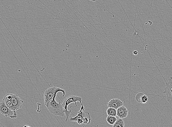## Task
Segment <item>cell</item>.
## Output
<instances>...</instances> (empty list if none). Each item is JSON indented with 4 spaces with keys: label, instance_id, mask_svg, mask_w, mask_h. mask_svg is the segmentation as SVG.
I'll list each match as a JSON object with an SVG mask.
<instances>
[{
    "label": "cell",
    "instance_id": "6da1fadb",
    "mask_svg": "<svg viewBox=\"0 0 172 127\" xmlns=\"http://www.w3.org/2000/svg\"><path fill=\"white\" fill-rule=\"evenodd\" d=\"M57 93H55L52 100L46 106L50 112L54 115L63 117L65 113L61 101H59V103H57L56 101Z\"/></svg>",
    "mask_w": 172,
    "mask_h": 127
},
{
    "label": "cell",
    "instance_id": "7a4b0ae2",
    "mask_svg": "<svg viewBox=\"0 0 172 127\" xmlns=\"http://www.w3.org/2000/svg\"><path fill=\"white\" fill-rule=\"evenodd\" d=\"M82 100V98L81 97L74 95H69L62 101V106L63 107L65 115H66V119L65 120L66 122H67L70 114L72 113V110H69L68 109V106L69 104L72 103H74L76 106L77 107V101H79L80 103H81Z\"/></svg>",
    "mask_w": 172,
    "mask_h": 127
},
{
    "label": "cell",
    "instance_id": "3957f363",
    "mask_svg": "<svg viewBox=\"0 0 172 127\" xmlns=\"http://www.w3.org/2000/svg\"><path fill=\"white\" fill-rule=\"evenodd\" d=\"M59 92H62L63 93V97L65 96L66 92L63 89L55 86L47 89L44 92V95L45 105L46 106L52 100L55 93Z\"/></svg>",
    "mask_w": 172,
    "mask_h": 127
},
{
    "label": "cell",
    "instance_id": "277c9868",
    "mask_svg": "<svg viewBox=\"0 0 172 127\" xmlns=\"http://www.w3.org/2000/svg\"><path fill=\"white\" fill-rule=\"evenodd\" d=\"M0 113L6 117L11 118H16L17 117L16 111H12L7 106L3 100L0 103Z\"/></svg>",
    "mask_w": 172,
    "mask_h": 127
},
{
    "label": "cell",
    "instance_id": "5b68a950",
    "mask_svg": "<svg viewBox=\"0 0 172 127\" xmlns=\"http://www.w3.org/2000/svg\"><path fill=\"white\" fill-rule=\"evenodd\" d=\"M163 93L166 94L167 101L172 107V77L169 78L166 83Z\"/></svg>",
    "mask_w": 172,
    "mask_h": 127
},
{
    "label": "cell",
    "instance_id": "8992f818",
    "mask_svg": "<svg viewBox=\"0 0 172 127\" xmlns=\"http://www.w3.org/2000/svg\"><path fill=\"white\" fill-rule=\"evenodd\" d=\"M12 104L16 109V111L22 108L23 101L17 94H12Z\"/></svg>",
    "mask_w": 172,
    "mask_h": 127
},
{
    "label": "cell",
    "instance_id": "52a82bcc",
    "mask_svg": "<svg viewBox=\"0 0 172 127\" xmlns=\"http://www.w3.org/2000/svg\"><path fill=\"white\" fill-rule=\"evenodd\" d=\"M85 108L83 104H81V110L77 112V116L74 117H70L69 120L70 121H76L78 124H82L83 123V111Z\"/></svg>",
    "mask_w": 172,
    "mask_h": 127
},
{
    "label": "cell",
    "instance_id": "ba28073f",
    "mask_svg": "<svg viewBox=\"0 0 172 127\" xmlns=\"http://www.w3.org/2000/svg\"><path fill=\"white\" fill-rule=\"evenodd\" d=\"M123 105V103L121 100L118 99H114L111 100L108 103V107H112L117 110L119 107Z\"/></svg>",
    "mask_w": 172,
    "mask_h": 127
},
{
    "label": "cell",
    "instance_id": "9c48e42d",
    "mask_svg": "<svg viewBox=\"0 0 172 127\" xmlns=\"http://www.w3.org/2000/svg\"><path fill=\"white\" fill-rule=\"evenodd\" d=\"M117 116L120 118H125L128 115V110L124 106L119 107L117 110Z\"/></svg>",
    "mask_w": 172,
    "mask_h": 127
},
{
    "label": "cell",
    "instance_id": "30bf717a",
    "mask_svg": "<svg viewBox=\"0 0 172 127\" xmlns=\"http://www.w3.org/2000/svg\"><path fill=\"white\" fill-rule=\"evenodd\" d=\"M136 99L138 102L141 103H145L148 100V97L146 95L142 92L138 93L136 96Z\"/></svg>",
    "mask_w": 172,
    "mask_h": 127
},
{
    "label": "cell",
    "instance_id": "8fae6325",
    "mask_svg": "<svg viewBox=\"0 0 172 127\" xmlns=\"http://www.w3.org/2000/svg\"><path fill=\"white\" fill-rule=\"evenodd\" d=\"M91 118L89 113L83 111V123L85 125L89 124L91 122Z\"/></svg>",
    "mask_w": 172,
    "mask_h": 127
},
{
    "label": "cell",
    "instance_id": "7c38bea8",
    "mask_svg": "<svg viewBox=\"0 0 172 127\" xmlns=\"http://www.w3.org/2000/svg\"><path fill=\"white\" fill-rule=\"evenodd\" d=\"M2 100H3L4 102L5 103L6 105L8 108L10 109V110H12V111H16V109H15L14 107V106L11 100L8 99L6 98L5 97H4Z\"/></svg>",
    "mask_w": 172,
    "mask_h": 127
},
{
    "label": "cell",
    "instance_id": "4fadbf2b",
    "mask_svg": "<svg viewBox=\"0 0 172 127\" xmlns=\"http://www.w3.org/2000/svg\"><path fill=\"white\" fill-rule=\"evenodd\" d=\"M107 114L108 115L116 117L117 116V111L116 109L112 107H109L107 110Z\"/></svg>",
    "mask_w": 172,
    "mask_h": 127
},
{
    "label": "cell",
    "instance_id": "5bb4252c",
    "mask_svg": "<svg viewBox=\"0 0 172 127\" xmlns=\"http://www.w3.org/2000/svg\"><path fill=\"white\" fill-rule=\"evenodd\" d=\"M125 125L124 121L122 119L120 118L117 119L115 123L112 126L114 127H124Z\"/></svg>",
    "mask_w": 172,
    "mask_h": 127
},
{
    "label": "cell",
    "instance_id": "9a60e30c",
    "mask_svg": "<svg viewBox=\"0 0 172 127\" xmlns=\"http://www.w3.org/2000/svg\"><path fill=\"white\" fill-rule=\"evenodd\" d=\"M117 119V118H116V117L109 115H108L106 119L108 123L112 125H113L115 123Z\"/></svg>",
    "mask_w": 172,
    "mask_h": 127
},
{
    "label": "cell",
    "instance_id": "2e32d148",
    "mask_svg": "<svg viewBox=\"0 0 172 127\" xmlns=\"http://www.w3.org/2000/svg\"><path fill=\"white\" fill-rule=\"evenodd\" d=\"M133 54L134 55H138V52L137 51H134L133 52Z\"/></svg>",
    "mask_w": 172,
    "mask_h": 127
},
{
    "label": "cell",
    "instance_id": "e0dca14e",
    "mask_svg": "<svg viewBox=\"0 0 172 127\" xmlns=\"http://www.w3.org/2000/svg\"><path fill=\"white\" fill-rule=\"evenodd\" d=\"M90 1H93V2H95V1H97V0H90Z\"/></svg>",
    "mask_w": 172,
    "mask_h": 127
}]
</instances>
